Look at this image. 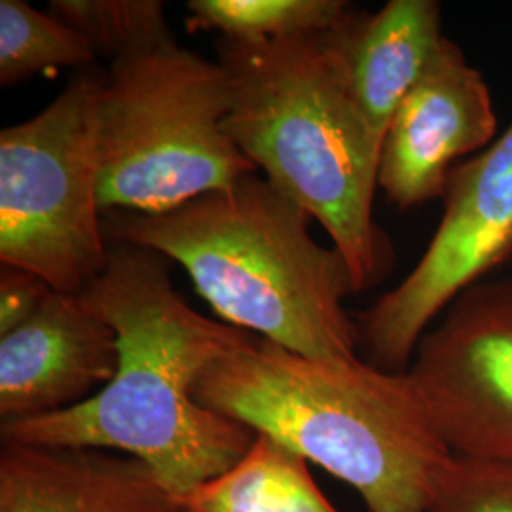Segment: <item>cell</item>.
Here are the masks:
<instances>
[{"label": "cell", "instance_id": "cell-1", "mask_svg": "<svg viewBox=\"0 0 512 512\" xmlns=\"http://www.w3.org/2000/svg\"><path fill=\"white\" fill-rule=\"evenodd\" d=\"M171 264L152 249L110 245L107 268L78 294L116 330L114 378L69 410L2 421V442L120 450L181 501L251 448L255 429L198 403L194 387L258 338L192 310L171 283Z\"/></svg>", "mask_w": 512, "mask_h": 512}, {"label": "cell", "instance_id": "cell-2", "mask_svg": "<svg viewBox=\"0 0 512 512\" xmlns=\"http://www.w3.org/2000/svg\"><path fill=\"white\" fill-rule=\"evenodd\" d=\"M203 406L270 435L346 482L366 512H427L452 452L408 370L311 359L258 338L207 368Z\"/></svg>", "mask_w": 512, "mask_h": 512}, {"label": "cell", "instance_id": "cell-3", "mask_svg": "<svg viewBox=\"0 0 512 512\" xmlns=\"http://www.w3.org/2000/svg\"><path fill=\"white\" fill-rule=\"evenodd\" d=\"M311 217L268 179L243 175L167 213H103L109 245L181 264L232 327L311 359H355L359 329L344 300L359 293L346 258L311 238Z\"/></svg>", "mask_w": 512, "mask_h": 512}, {"label": "cell", "instance_id": "cell-4", "mask_svg": "<svg viewBox=\"0 0 512 512\" xmlns=\"http://www.w3.org/2000/svg\"><path fill=\"white\" fill-rule=\"evenodd\" d=\"M217 48L232 143L325 228L357 291L378 285L393 266L374 219L382 141L349 92L334 29L272 42L220 38Z\"/></svg>", "mask_w": 512, "mask_h": 512}, {"label": "cell", "instance_id": "cell-5", "mask_svg": "<svg viewBox=\"0 0 512 512\" xmlns=\"http://www.w3.org/2000/svg\"><path fill=\"white\" fill-rule=\"evenodd\" d=\"M228 76L169 40L110 63L97 103L101 211L167 213L256 167L224 131Z\"/></svg>", "mask_w": 512, "mask_h": 512}, {"label": "cell", "instance_id": "cell-6", "mask_svg": "<svg viewBox=\"0 0 512 512\" xmlns=\"http://www.w3.org/2000/svg\"><path fill=\"white\" fill-rule=\"evenodd\" d=\"M88 67L37 116L0 131V262L82 293L109 262L99 205L97 103Z\"/></svg>", "mask_w": 512, "mask_h": 512}, {"label": "cell", "instance_id": "cell-7", "mask_svg": "<svg viewBox=\"0 0 512 512\" xmlns=\"http://www.w3.org/2000/svg\"><path fill=\"white\" fill-rule=\"evenodd\" d=\"M442 203L439 228L414 270L355 317L370 365L404 372L442 311L512 258V122L450 171Z\"/></svg>", "mask_w": 512, "mask_h": 512}, {"label": "cell", "instance_id": "cell-8", "mask_svg": "<svg viewBox=\"0 0 512 512\" xmlns=\"http://www.w3.org/2000/svg\"><path fill=\"white\" fill-rule=\"evenodd\" d=\"M408 374L452 456L512 463V279L459 294Z\"/></svg>", "mask_w": 512, "mask_h": 512}, {"label": "cell", "instance_id": "cell-9", "mask_svg": "<svg viewBox=\"0 0 512 512\" xmlns=\"http://www.w3.org/2000/svg\"><path fill=\"white\" fill-rule=\"evenodd\" d=\"M497 139L494 99L482 73L444 37L385 133L380 188L401 211L442 198L456 162Z\"/></svg>", "mask_w": 512, "mask_h": 512}, {"label": "cell", "instance_id": "cell-10", "mask_svg": "<svg viewBox=\"0 0 512 512\" xmlns=\"http://www.w3.org/2000/svg\"><path fill=\"white\" fill-rule=\"evenodd\" d=\"M118 361L116 330L80 294L54 291L27 323L0 336L2 421L88 401L114 378Z\"/></svg>", "mask_w": 512, "mask_h": 512}, {"label": "cell", "instance_id": "cell-11", "mask_svg": "<svg viewBox=\"0 0 512 512\" xmlns=\"http://www.w3.org/2000/svg\"><path fill=\"white\" fill-rule=\"evenodd\" d=\"M0 512H188L147 463L109 450L2 442Z\"/></svg>", "mask_w": 512, "mask_h": 512}, {"label": "cell", "instance_id": "cell-12", "mask_svg": "<svg viewBox=\"0 0 512 512\" xmlns=\"http://www.w3.org/2000/svg\"><path fill=\"white\" fill-rule=\"evenodd\" d=\"M334 33L349 92L384 147L395 112L444 40L440 2L389 0L374 14L351 8Z\"/></svg>", "mask_w": 512, "mask_h": 512}, {"label": "cell", "instance_id": "cell-13", "mask_svg": "<svg viewBox=\"0 0 512 512\" xmlns=\"http://www.w3.org/2000/svg\"><path fill=\"white\" fill-rule=\"evenodd\" d=\"M308 459L270 435L183 499L188 512H340L313 480Z\"/></svg>", "mask_w": 512, "mask_h": 512}, {"label": "cell", "instance_id": "cell-14", "mask_svg": "<svg viewBox=\"0 0 512 512\" xmlns=\"http://www.w3.org/2000/svg\"><path fill=\"white\" fill-rule=\"evenodd\" d=\"M188 29L226 40L272 42L334 29L351 6L342 0H190Z\"/></svg>", "mask_w": 512, "mask_h": 512}, {"label": "cell", "instance_id": "cell-15", "mask_svg": "<svg viewBox=\"0 0 512 512\" xmlns=\"http://www.w3.org/2000/svg\"><path fill=\"white\" fill-rule=\"evenodd\" d=\"M88 40L73 27L23 0L0 2V86L10 88L57 67L88 69L95 61Z\"/></svg>", "mask_w": 512, "mask_h": 512}, {"label": "cell", "instance_id": "cell-16", "mask_svg": "<svg viewBox=\"0 0 512 512\" xmlns=\"http://www.w3.org/2000/svg\"><path fill=\"white\" fill-rule=\"evenodd\" d=\"M48 12L110 63L175 40L162 0H52Z\"/></svg>", "mask_w": 512, "mask_h": 512}, {"label": "cell", "instance_id": "cell-17", "mask_svg": "<svg viewBox=\"0 0 512 512\" xmlns=\"http://www.w3.org/2000/svg\"><path fill=\"white\" fill-rule=\"evenodd\" d=\"M427 512H512V463L454 456Z\"/></svg>", "mask_w": 512, "mask_h": 512}, {"label": "cell", "instance_id": "cell-18", "mask_svg": "<svg viewBox=\"0 0 512 512\" xmlns=\"http://www.w3.org/2000/svg\"><path fill=\"white\" fill-rule=\"evenodd\" d=\"M54 289L37 274L2 266L0 272V336L27 323Z\"/></svg>", "mask_w": 512, "mask_h": 512}]
</instances>
